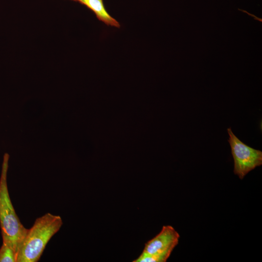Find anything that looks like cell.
Segmentation results:
<instances>
[{"instance_id": "cell-6", "label": "cell", "mask_w": 262, "mask_h": 262, "mask_svg": "<svg viewBox=\"0 0 262 262\" xmlns=\"http://www.w3.org/2000/svg\"><path fill=\"white\" fill-rule=\"evenodd\" d=\"M171 252L163 254H148L142 253L133 262H165L170 257Z\"/></svg>"}, {"instance_id": "cell-7", "label": "cell", "mask_w": 262, "mask_h": 262, "mask_svg": "<svg viewBox=\"0 0 262 262\" xmlns=\"http://www.w3.org/2000/svg\"><path fill=\"white\" fill-rule=\"evenodd\" d=\"M17 252L9 245L2 242L0 247V262H17Z\"/></svg>"}, {"instance_id": "cell-5", "label": "cell", "mask_w": 262, "mask_h": 262, "mask_svg": "<svg viewBox=\"0 0 262 262\" xmlns=\"http://www.w3.org/2000/svg\"><path fill=\"white\" fill-rule=\"evenodd\" d=\"M92 11L97 18L107 26L120 28L119 23L113 17L105 8L103 0H75Z\"/></svg>"}, {"instance_id": "cell-2", "label": "cell", "mask_w": 262, "mask_h": 262, "mask_svg": "<svg viewBox=\"0 0 262 262\" xmlns=\"http://www.w3.org/2000/svg\"><path fill=\"white\" fill-rule=\"evenodd\" d=\"M9 155L5 153L0 178V227L2 242L10 246L17 254L28 229L20 222L12 203L7 186Z\"/></svg>"}, {"instance_id": "cell-4", "label": "cell", "mask_w": 262, "mask_h": 262, "mask_svg": "<svg viewBox=\"0 0 262 262\" xmlns=\"http://www.w3.org/2000/svg\"><path fill=\"white\" fill-rule=\"evenodd\" d=\"M180 236L170 225L163 226L161 231L147 242L142 253L148 254L172 252L178 245Z\"/></svg>"}, {"instance_id": "cell-8", "label": "cell", "mask_w": 262, "mask_h": 262, "mask_svg": "<svg viewBox=\"0 0 262 262\" xmlns=\"http://www.w3.org/2000/svg\"><path fill=\"white\" fill-rule=\"evenodd\" d=\"M72 0L75 1V0Z\"/></svg>"}, {"instance_id": "cell-3", "label": "cell", "mask_w": 262, "mask_h": 262, "mask_svg": "<svg viewBox=\"0 0 262 262\" xmlns=\"http://www.w3.org/2000/svg\"><path fill=\"white\" fill-rule=\"evenodd\" d=\"M228 142L234 160L233 172L242 180L250 171L262 164V151L254 149L242 142L232 132L227 129Z\"/></svg>"}, {"instance_id": "cell-1", "label": "cell", "mask_w": 262, "mask_h": 262, "mask_svg": "<svg viewBox=\"0 0 262 262\" xmlns=\"http://www.w3.org/2000/svg\"><path fill=\"white\" fill-rule=\"evenodd\" d=\"M62 225L61 216L50 213L37 218L28 229L19 246L17 262H38L47 244Z\"/></svg>"}]
</instances>
